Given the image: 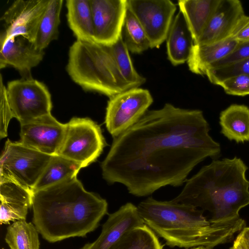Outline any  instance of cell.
Segmentation results:
<instances>
[{
    "mask_svg": "<svg viewBox=\"0 0 249 249\" xmlns=\"http://www.w3.org/2000/svg\"><path fill=\"white\" fill-rule=\"evenodd\" d=\"M248 169L236 157L213 160L187 179L181 192L172 200L208 211L209 219L214 222L238 218L239 211L249 205Z\"/></svg>",
    "mask_w": 249,
    "mask_h": 249,
    "instance_id": "obj_4",
    "label": "cell"
},
{
    "mask_svg": "<svg viewBox=\"0 0 249 249\" xmlns=\"http://www.w3.org/2000/svg\"><path fill=\"white\" fill-rule=\"evenodd\" d=\"M33 223L46 241L85 237L107 213V200L89 192L76 177L33 193Z\"/></svg>",
    "mask_w": 249,
    "mask_h": 249,
    "instance_id": "obj_2",
    "label": "cell"
},
{
    "mask_svg": "<svg viewBox=\"0 0 249 249\" xmlns=\"http://www.w3.org/2000/svg\"><path fill=\"white\" fill-rule=\"evenodd\" d=\"M238 43L230 37L211 44H195L187 62L190 71L196 74L205 75L211 65L230 53Z\"/></svg>",
    "mask_w": 249,
    "mask_h": 249,
    "instance_id": "obj_19",
    "label": "cell"
},
{
    "mask_svg": "<svg viewBox=\"0 0 249 249\" xmlns=\"http://www.w3.org/2000/svg\"><path fill=\"white\" fill-rule=\"evenodd\" d=\"M67 19L77 40L94 41L90 0H67Z\"/></svg>",
    "mask_w": 249,
    "mask_h": 249,
    "instance_id": "obj_22",
    "label": "cell"
},
{
    "mask_svg": "<svg viewBox=\"0 0 249 249\" xmlns=\"http://www.w3.org/2000/svg\"><path fill=\"white\" fill-rule=\"evenodd\" d=\"M137 208L144 223L171 247L212 249L230 241L246 225L240 217L227 221H211L203 211L172 200L159 201L149 197Z\"/></svg>",
    "mask_w": 249,
    "mask_h": 249,
    "instance_id": "obj_3",
    "label": "cell"
},
{
    "mask_svg": "<svg viewBox=\"0 0 249 249\" xmlns=\"http://www.w3.org/2000/svg\"><path fill=\"white\" fill-rule=\"evenodd\" d=\"M52 157L8 139L0 159V182L12 181L32 191Z\"/></svg>",
    "mask_w": 249,
    "mask_h": 249,
    "instance_id": "obj_6",
    "label": "cell"
},
{
    "mask_svg": "<svg viewBox=\"0 0 249 249\" xmlns=\"http://www.w3.org/2000/svg\"><path fill=\"white\" fill-rule=\"evenodd\" d=\"M49 0H17L5 12L0 20L5 29L0 36V45L12 37L22 36L34 42L40 20Z\"/></svg>",
    "mask_w": 249,
    "mask_h": 249,
    "instance_id": "obj_11",
    "label": "cell"
},
{
    "mask_svg": "<svg viewBox=\"0 0 249 249\" xmlns=\"http://www.w3.org/2000/svg\"><path fill=\"white\" fill-rule=\"evenodd\" d=\"M38 233L33 223L17 220L7 228L5 241L10 249H39Z\"/></svg>",
    "mask_w": 249,
    "mask_h": 249,
    "instance_id": "obj_25",
    "label": "cell"
},
{
    "mask_svg": "<svg viewBox=\"0 0 249 249\" xmlns=\"http://www.w3.org/2000/svg\"><path fill=\"white\" fill-rule=\"evenodd\" d=\"M20 124V142L46 154H57L64 137L66 124L50 114Z\"/></svg>",
    "mask_w": 249,
    "mask_h": 249,
    "instance_id": "obj_12",
    "label": "cell"
},
{
    "mask_svg": "<svg viewBox=\"0 0 249 249\" xmlns=\"http://www.w3.org/2000/svg\"><path fill=\"white\" fill-rule=\"evenodd\" d=\"M0 136L2 139L7 136L9 122L13 118L6 96V87L3 85L0 74Z\"/></svg>",
    "mask_w": 249,
    "mask_h": 249,
    "instance_id": "obj_32",
    "label": "cell"
},
{
    "mask_svg": "<svg viewBox=\"0 0 249 249\" xmlns=\"http://www.w3.org/2000/svg\"><path fill=\"white\" fill-rule=\"evenodd\" d=\"M239 234L249 247V227L243 228Z\"/></svg>",
    "mask_w": 249,
    "mask_h": 249,
    "instance_id": "obj_35",
    "label": "cell"
},
{
    "mask_svg": "<svg viewBox=\"0 0 249 249\" xmlns=\"http://www.w3.org/2000/svg\"><path fill=\"white\" fill-rule=\"evenodd\" d=\"M211 83L216 85L231 77L249 75V58L227 66L208 69L205 73Z\"/></svg>",
    "mask_w": 249,
    "mask_h": 249,
    "instance_id": "obj_29",
    "label": "cell"
},
{
    "mask_svg": "<svg viewBox=\"0 0 249 249\" xmlns=\"http://www.w3.org/2000/svg\"><path fill=\"white\" fill-rule=\"evenodd\" d=\"M0 68L11 66L22 78H32L31 71L43 60L44 52L22 36L11 37L0 45Z\"/></svg>",
    "mask_w": 249,
    "mask_h": 249,
    "instance_id": "obj_15",
    "label": "cell"
},
{
    "mask_svg": "<svg viewBox=\"0 0 249 249\" xmlns=\"http://www.w3.org/2000/svg\"><path fill=\"white\" fill-rule=\"evenodd\" d=\"M235 239L237 242L239 249H249V246L239 233Z\"/></svg>",
    "mask_w": 249,
    "mask_h": 249,
    "instance_id": "obj_34",
    "label": "cell"
},
{
    "mask_svg": "<svg viewBox=\"0 0 249 249\" xmlns=\"http://www.w3.org/2000/svg\"><path fill=\"white\" fill-rule=\"evenodd\" d=\"M245 15L238 0H220L203 32L195 44H211L230 37L240 18Z\"/></svg>",
    "mask_w": 249,
    "mask_h": 249,
    "instance_id": "obj_16",
    "label": "cell"
},
{
    "mask_svg": "<svg viewBox=\"0 0 249 249\" xmlns=\"http://www.w3.org/2000/svg\"><path fill=\"white\" fill-rule=\"evenodd\" d=\"M230 249H239V246L238 245L237 242L236 240L235 239L234 240L232 246L230 248Z\"/></svg>",
    "mask_w": 249,
    "mask_h": 249,
    "instance_id": "obj_36",
    "label": "cell"
},
{
    "mask_svg": "<svg viewBox=\"0 0 249 249\" xmlns=\"http://www.w3.org/2000/svg\"><path fill=\"white\" fill-rule=\"evenodd\" d=\"M221 133L236 142L249 141V108L244 105L232 104L221 112Z\"/></svg>",
    "mask_w": 249,
    "mask_h": 249,
    "instance_id": "obj_20",
    "label": "cell"
},
{
    "mask_svg": "<svg viewBox=\"0 0 249 249\" xmlns=\"http://www.w3.org/2000/svg\"><path fill=\"white\" fill-rule=\"evenodd\" d=\"M82 166L58 155L52 156L32 192L44 189L65 179L76 177Z\"/></svg>",
    "mask_w": 249,
    "mask_h": 249,
    "instance_id": "obj_23",
    "label": "cell"
},
{
    "mask_svg": "<svg viewBox=\"0 0 249 249\" xmlns=\"http://www.w3.org/2000/svg\"><path fill=\"white\" fill-rule=\"evenodd\" d=\"M116 65L124 80L133 88H139L146 81L135 70L122 35L114 44L108 46Z\"/></svg>",
    "mask_w": 249,
    "mask_h": 249,
    "instance_id": "obj_27",
    "label": "cell"
},
{
    "mask_svg": "<svg viewBox=\"0 0 249 249\" xmlns=\"http://www.w3.org/2000/svg\"><path fill=\"white\" fill-rule=\"evenodd\" d=\"M153 102L149 90L134 88L109 98L106 108L105 124L113 138L135 124Z\"/></svg>",
    "mask_w": 249,
    "mask_h": 249,
    "instance_id": "obj_9",
    "label": "cell"
},
{
    "mask_svg": "<svg viewBox=\"0 0 249 249\" xmlns=\"http://www.w3.org/2000/svg\"><path fill=\"white\" fill-rule=\"evenodd\" d=\"M248 58H249V40L238 42L234 49L230 53L213 64L209 69L227 66Z\"/></svg>",
    "mask_w": 249,
    "mask_h": 249,
    "instance_id": "obj_31",
    "label": "cell"
},
{
    "mask_svg": "<svg viewBox=\"0 0 249 249\" xmlns=\"http://www.w3.org/2000/svg\"><path fill=\"white\" fill-rule=\"evenodd\" d=\"M127 6L145 31L150 48L159 47L167 39L176 5L170 0H127Z\"/></svg>",
    "mask_w": 249,
    "mask_h": 249,
    "instance_id": "obj_10",
    "label": "cell"
},
{
    "mask_svg": "<svg viewBox=\"0 0 249 249\" xmlns=\"http://www.w3.org/2000/svg\"><path fill=\"white\" fill-rule=\"evenodd\" d=\"M94 41L109 46L121 36L127 10V0H90Z\"/></svg>",
    "mask_w": 249,
    "mask_h": 249,
    "instance_id": "obj_13",
    "label": "cell"
},
{
    "mask_svg": "<svg viewBox=\"0 0 249 249\" xmlns=\"http://www.w3.org/2000/svg\"><path fill=\"white\" fill-rule=\"evenodd\" d=\"M191 249H209V248H206V247H205L203 246H198V247H196L194 248H192Z\"/></svg>",
    "mask_w": 249,
    "mask_h": 249,
    "instance_id": "obj_37",
    "label": "cell"
},
{
    "mask_svg": "<svg viewBox=\"0 0 249 249\" xmlns=\"http://www.w3.org/2000/svg\"><path fill=\"white\" fill-rule=\"evenodd\" d=\"M123 30L124 41L128 51L132 53H140L150 48V42L145 31L128 8Z\"/></svg>",
    "mask_w": 249,
    "mask_h": 249,
    "instance_id": "obj_28",
    "label": "cell"
},
{
    "mask_svg": "<svg viewBox=\"0 0 249 249\" xmlns=\"http://www.w3.org/2000/svg\"><path fill=\"white\" fill-rule=\"evenodd\" d=\"M144 224L137 206L127 203L109 214L96 240L86 244L80 249H109L126 232Z\"/></svg>",
    "mask_w": 249,
    "mask_h": 249,
    "instance_id": "obj_14",
    "label": "cell"
},
{
    "mask_svg": "<svg viewBox=\"0 0 249 249\" xmlns=\"http://www.w3.org/2000/svg\"><path fill=\"white\" fill-rule=\"evenodd\" d=\"M63 2L62 0H49L34 42L37 49L44 50L52 41L57 38Z\"/></svg>",
    "mask_w": 249,
    "mask_h": 249,
    "instance_id": "obj_24",
    "label": "cell"
},
{
    "mask_svg": "<svg viewBox=\"0 0 249 249\" xmlns=\"http://www.w3.org/2000/svg\"><path fill=\"white\" fill-rule=\"evenodd\" d=\"M67 71L86 90L112 97L134 88L122 76L108 46L77 40L71 46Z\"/></svg>",
    "mask_w": 249,
    "mask_h": 249,
    "instance_id": "obj_5",
    "label": "cell"
},
{
    "mask_svg": "<svg viewBox=\"0 0 249 249\" xmlns=\"http://www.w3.org/2000/svg\"><path fill=\"white\" fill-rule=\"evenodd\" d=\"M64 137L57 155L85 167L94 162L106 145L100 126L89 118L73 117L65 124Z\"/></svg>",
    "mask_w": 249,
    "mask_h": 249,
    "instance_id": "obj_7",
    "label": "cell"
},
{
    "mask_svg": "<svg viewBox=\"0 0 249 249\" xmlns=\"http://www.w3.org/2000/svg\"><path fill=\"white\" fill-rule=\"evenodd\" d=\"M6 96L12 117L20 124L51 114L52 103L48 89L32 78L9 82Z\"/></svg>",
    "mask_w": 249,
    "mask_h": 249,
    "instance_id": "obj_8",
    "label": "cell"
},
{
    "mask_svg": "<svg viewBox=\"0 0 249 249\" xmlns=\"http://www.w3.org/2000/svg\"><path fill=\"white\" fill-rule=\"evenodd\" d=\"M228 94L249 95V75H239L227 79L219 84Z\"/></svg>",
    "mask_w": 249,
    "mask_h": 249,
    "instance_id": "obj_30",
    "label": "cell"
},
{
    "mask_svg": "<svg viewBox=\"0 0 249 249\" xmlns=\"http://www.w3.org/2000/svg\"><path fill=\"white\" fill-rule=\"evenodd\" d=\"M109 249H162L156 234L145 224L126 232Z\"/></svg>",
    "mask_w": 249,
    "mask_h": 249,
    "instance_id": "obj_26",
    "label": "cell"
},
{
    "mask_svg": "<svg viewBox=\"0 0 249 249\" xmlns=\"http://www.w3.org/2000/svg\"><path fill=\"white\" fill-rule=\"evenodd\" d=\"M220 0H180L183 14L192 34L195 44L203 32Z\"/></svg>",
    "mask_w": 249,
    "mask_h": 249,
    "instance_id": "obj_21",
    "label": "cell"
},
{
    "mask_svg": "<svg viewBox=\"0 0 249 249\" xmlns=\"http://www.w3.org/2000/svg\"><path fill=\"white\" fill-rule=\"evenodd\" d=\"M33 195L32 190L14 182H0V224L26 220L28 210L32 206Z\"/></svg>",
    "mask_w": 249,
    "mask_h": 249,
    "instance_id": "obj_17",
    "label": "cell"
},
{
    "mask_svg": "<svg viewBox=\"0 0 249 249\" xmlns=\"http://www.w3.org/2000/svg\"><path fill=\"white\" fill-rule=\"evenodd\" d=\"M210 130L199 109L166 103L160 109L148 110L113 138L101 164L103 178L110 184H123L138 197L166 186H181L196 166L220 155V145Z\"/></svg>",
    "mask_w": 249,
    "mask_h": 249,
    "instance_id": "obj_1",
    "label": "cell"
},
{
    "mask_svg": "<svg viewBox=\"0 0 249 249\" xmlns=\"http://www.w3.org/2000/svg\"><path fill=\"white\" fill-rule=\"evenodd\" d=\"M238 42L249 40V17L243 15L237 23L230 36Z\"/></svg>",
    "mask_w": 249,
    "mask_h": 249,
    "instance_id": "obj_33",
    "label": "cell"
},
{
    "mask_svg": "<svg viewBox=\"0 0 249 249\" xmlns=\"http://www.w3.org/2000/svg\"><path fill=\"white\" fill-rule=\"evenodd\" d=\"M166 39L170 62L176 66L187 62L195 42L186 19L179 10L173 19Z\"/></svg>",
    "mask_w": 249,
    "mask_h": 249,
    "instance_id": "obj_18",
    "label": "cell"
}]
</instances>
